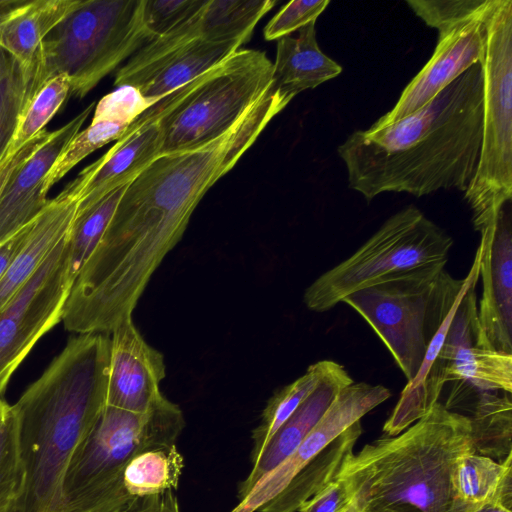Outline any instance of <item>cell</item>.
Segmentation results:
<instances>
[{"instance_id":"1","label":"cell","mask_w":512,"mask_h":512,"mask_svg":"<svg viewBox=\"0 0 512 512\" xmlns=\"http://www.w3.org/2000/svg\"><path fill=\"white\" fill-rule=\"evenodd\" d=\"M292 100L272 84L226 134L198 149L163 154L126 187L80 277L106 304L132 310L181 239L206 192L228 173Z\"/></svg>"},{"instance_id":"2","label":"cell","mask_w":512,"mask_h":512,"mask_svg":"<svg viewBox=\"0 0 512 512\" xmlns=\"http://www.w3.org/2000/svg\"><path fill=\"white\" fill-rule=\"evenodd\" d=\"M482 129L483 70L476 63L420 110L383 128L353 132L337 152L349 187L367 201L384 192H465L478 165Z\"/></svg>"},{"instance_id":"3","label":"cell","mask_w":512,"mask_h":512,"mask_svg":"<svg viewBox=\"0 0 512 512\" xmlns=\"http://www.w3.org/2000/svg\"><path fill=\"white\" fill-rule=\"evenodd\" d=\"M110 339L71 338L12 406L24 473L20 512H58L65 472L106 406Z\"/></svg>"},{"instance_id":"4","label":"cell","mask_w":512,"mask_h":512,"mask_svg":"<svg viewBox=\"0 0 512 512\" xmlns=\"http://www.w3.org/2000/svg\"><path fill=\"white\" fill-rule=\"evenodd\" d=\"M476 453L467 416L441 402L396 436L352 453L337 478L351 495L349 512H475L455 485L459 459Z\"/></svg>"},{"instance_id":"5","label":"cell","mask_w":512,"mask_h":512,"mask_svg":"<svg viewBox=\"0 0 512 512\" xmlns=\"http://www.w3.org/2000/svg\"><path fill=\"white\" fill-rule=\"evenodd\" d=\"M185 426L181 409L162 397L148 411L105 406L70 462L58 512H121L138 501L126 492L124 470L137 454L175 445Z\"/></svg>"},{"instance_id":"6","label":"cell","mask_w":512,"mask_h":512,"mask_svg":"<svg viewBox=\"0 0 512 512\" xmlns=\"http://www.w3.org/2000/svg\"><path fill=\"white\" fill-rule=\"evenodd\" d=\"M480 259L477 248L463 279L452 277L446 263H437L386 276L347 295L342 302L370 325L409 382L446 315L478 282Z\"/></svg>"},{"instance_id":"7","label":"cell","mask_w":512,"mask_h":512,"mask_svg":"<svg viewBox=\"0 0 512 512\" xmlns=\"http://www.w3.org/2000/svg\"><path fill=\"white\" fill-rule=\"evenodd\" d=\"M143 5L144 0H80L39 47L42 82L66 74L70 94L83 98L154 39L143 21Z\"/></svg>"},{"instance_id":"8","label":"cell","mask_w":512,"mask_h":512,"mask_svg":"<svg viewBox=\"0 0 512 512\" xmlns=\"http://www.w3.org/2000/svg\"><path fill=\"white\" fill-rule=\"evenodd\" d=\"M265 52L241 49L161 99L162 155L203 147L231 130L272 84Z\"/></svg>"},{"instance_id":"9","label":"cell","mask_w":512,"mask_h":512,"mask_svg":"<svg viewBox=\"0 0 512 512\" xmlns=\"http://www.w3.org/2000/svg\"><path fill=\"white\" fill-rule=\"evenodd\" d=\"M484 23L482 142L464 192L479 233L512 201V1L491 0Z\"/></svg>"},{"instance_id":"10","label":"cell","mask_w":512,"mask_h":512,"mask_svg":"<svg viewBox=\"0 0 512 512\" xmlns=\"http://www.w3.org/2000/svg\"><path fill=\"white\" fill-rule=\"evenodd\" d=\"M453 239L410 205L389 217L348 258L329 269L305 290L309 310L325 312L378 280L399 272L447 263Z\"/></svg>"},{"instance_id":"11","label":"cell","mask_w":512,"mask_h":512,"mask_svg":"<svg viewBox=\"0 0 512 512\" xmlns=\"http://www.w3.org/2000/svg\"><path fill=\"white\" fill-rule=\"evenodd\" d=\"M68 237L69 233L0 309V399L35 343L62 321L73 285L68 275Z\"/></svg>"},{"instance_id":"12","label":"cell","mask_w":512,"mask_h":512,"mask_svg":"<svg viewBox=\"0 0 512 512\" xmlns=\"http://www.w3.org/2000/svg\"><path fill=\"white\" fill-rule=\"evenodd\" d=\"M390 396V390L383 385L360 382L344 387L300 445L260 479L230 512H257L276 497L323 448Z\"/></svg>"},{"instance_id":"13","label":"cell","mask_w":512,"mask_h":512,"mask_svg":"<svg viewBox=\"0 0 512 512\" xmlns=\"http://www.w3.org/2000/svg\"><path fill=\"white\" fill-rule=\"evenodd\" d=\"M161 113L160 100L141 113L103 156L66 185L78 200V208L86 207L110 191L129 184L162 155Z\"/></svg>"},{"instance_id":"14","label":"cell","mask_w":512,"mask_h":512,"mask_svg":"<svg viewBox=\"0 0 512 512\" xmlns=\"http://www.w3.org/2000/svg\"><path fill=\"white\" fill-rule=\"evenodd\" d=\"M480 235L482 295L477 304L478 320L490 345L512 354L511 201Z\"/></svg>"},{"instance_id":"15","label":"cell","mask_w":512,"mask_h":512,"mask_svg":"<svg viewBox=\"0 0 512 512\" xmlns=\"http://www.w3.org/2000/svg\"><path fill=\"white\" fill-rule=\"evenodd\" d=\"M106 406L146 412L163 395L165 377L162 353L151 347L135 327L132 317L123 319L110 333Z\"/></svg>"},{"instance_id":"16","label":"cell","mask_w":512,"mask_h":512,"mask_svg":"<svg viewBox=\"0 0 512 512\" xmlns=\"http://www.w3.org/2000/svg\"><path fill=\"white\" fill-rule=\"evenodd\" d=\"M486 11L481 17L461 25L443 37H438L430 60L406 86L395 106L379 118L371 129L386 127L415 113L474 64L482 63L485 51Z\"/></svg>"},{"instance_id":"17","label":"cell","mask_w":512,"mask_h":512,"mask_svg":"<svg viewBox=\"0 0 512 512\" xmlns=\"http://www.w3.org/2000/svg\"><path fill=\"white\" fill-rule=\"evenodd\" d=\"M95 107L92 102L11 171L0 189V243L34 221L49 203L44 180Z\"/></svg>"},{"instance_id":"18","label":"cell","mask_w":512,"mask_h":512,"mask_svg":"<svg viewBox=\"0 0 512 512\" xmlns=\"http://www.w3.org/2000/svg\"><path fill=\"white\" fill-rule=\"evenodd\" d=\"M256 25V11L250 1L206 0L193 16L137 51L115 76L118 86L129 76L157 62L172 51L196 40L248 41Z\"/></svg>"},{"instance_id":"19","label":"cell","mask_w":512,"mask_h":512,"mask_svg":"<svg viewBox=\"0 0 512 512\" xmlns=\"http://www.w3.org/2000/svg\"><path fill=\"white\" fill-rule=\"evenodd\" d=\"M354 383L346 369L335 362L313 392L278 428L253 461V467L238 488L242 500L265 475L283 462L316 426L337 394Z\"/></svg>"},{"instance_id":"20","label":"cell","mask_w":512,"mask_h":512,"mask_svg":"<svg viewBox=\"0 0 512 512\" xmlns=\"http://www.w3.org/2000/svg\"><path fill=\"white\" fill-rule=\"evenodd\" d=\"M157 102L144 98L133 86H120L96 105L90 125L67 144L44 180V191L58 183L80 161L104 145L118 140L145 110Z\"/></svg>"},{"instance_id":"21","label":"cell","mask_w":512,"mask_h":512,"mask_svg":"<svg viewBox=\"0 0 512 512\" xmlns=\"http://www.w3.org/2000/svg\"><path fill=\"white\" fill-rule=\"evenodd\" d=\"M245 40L190 42L123 80L154 102L210 71L246 43Z\"/></svg>"},{"instance_id":"22","label":"cell","mask_w":512,"mask_h":512,"mask_svg":"<svg viewBox=\"0 0 512 512\" xmlns=\"http://www.w3.org/2000/svg\"><path fill=\"white\" fill-rule=\"evenodd\" d=\"M78 200L65 188L32 222L28 237L0 280V309L27 283L55 246L68 235Z\"/></svg>"},{"instance_id":"23","label":"cell","mask_w":512,"mask_h":512,"mask_svg":"<svg viewBox=\"0 0 512 512\" xmlns=\"http://www.w3.org/2000/svg\"><path fill=\"white\" fill-rule=\"evenodd\" d=\"M341 72L342 67L319 48L315 22L300 28L295 37L287 35L277 40L272 86L285 95L294 98Z\"/></svg>"},{"instance_id":"24","label":"cell","mask_w":512,"mask_h":512,"mask_svg":"<svg viewBox=\"0 0 512 512\" xmlns=\"http://www.w3.org/2000/svg\"><path fill=\"white\" fill-rule=\"evenodd\" d=\"M80 0H25L0 23V48L30 66L46 36Z\"/></svg>"},{"instance_id":"25","label":"cell","mask_w":512,"mask_h":512,"mask_svg":"<svg viewBox=\"0 0 512 512\" xmlns=\"http://www.w3.org/2000/svg\"><path fill=\"white\" fill-rule=\"evenodd\" d=\"M361 433L359 420L323 448L276 497L261 506L258 511H298L304 502L337 478L343 463L353 453Z\"/></svg>"},{"instance_id":"26","label":"cell","mask_w":512,"mask_h":512,"mask_svg":"<svg viewBox=\"0 0 512 512\" xmlns=\"http://www.w3.org/2000/svg\"><path fill=\"white\" fill-rule=\"evenodd\" d=\"M476 454L504 463L512 456V402L506 392H482L465 408Z\"/></svg>"},{"instance_id":"27","label":"cell","mask_w":512,"mask_h":512,"mask_svg":"<svg viewBox=\"0 0 512 512\" xmlns=\"http://www.w3.org/2000/svg\"><path fill=\"white\" fill-rule=\"evenodd\" d=\"M42 84L37 56L23 66L0 48V165L10 157L7 151L18 124Z\"/></svg>"},{"instance_id":"28","label":"cell","mask_w":512,"mask_h":512,"mask_svg":"<svg viewBox=\"0 0 512 512\" xmlns=\"http://www.w3.org/2000/svg\"><path fill=\"white\" fill-rule=\"evenodd\" d=\"M511 472L512 456L501 464L487 456L465 454L455 472L457 492L464 501L476 506L496 502L506 507L511 496L506 478Z\"/></svg>"},{"instance_id":"29","label":"cell","mask_w":512,"mask_h":512,"mask_svg":"<svg viewBox=\"0 0 512 512\" xmlns=\"http://www.w3.org/2000/svg\"><path fill=\"white\" fill-rule=\"evenodd\" d=\"M183 466V457L176 445L143 451L133 457L124 470L125 490L137 500L174 490Z\"/></svg>"},{"instance_id":"30","label":"cell","mask_w":512,"mask_h":512,"mask_svg":"<svg viewBox=\"0 0 512 512\" xmlns=\"http://www.w3.org/2000/svg\"><path fill=\"white\" fill-rule=\"evenodd\" d=\"M334 363L332 360H321L311 364L302 376L278 390L269 399L259 425L252 432V462L278 428L313 392Z\"/></svg>"},{"instance_id":"31","label":"cell","mask_w":512,"mask_h":512,"mask_svg":"<svg viewBox=\"0 0 512 512\" xmlns=\"http://www.w3.org/2000/svg\"><path fill=\"white\" fill-rule=\"evenodd\" d=\"M127 185L110 191L86 207L77 208L68 237V275L72 283L100 242Z\"/></svg>"},{"instance_id":"32","label":"cell","mask_w":512,"mask_h":512,"mask_svg":"<svg viewBox=\"0 0 512 512\" xmlns=\"http://www.w3.org/2000/svg\"><path fill=\"white\" fill-rule=\"evenodd\" d=\"M70 90L71 83L66 74L56 75L42 84L22 115L7 156H13L27 142L45 130L46 124L62 106Z\"/></svg>"},{"instance_id":"33","label":"cell","mask_w":512,"mask_h":512,"mask_svg":"<svg viewBox=\"0 0 512 512\" xmlns=\"http://www.w3.org/2000/svg\"><path fill=\"white\" fill-rule=\"evenodd\" d=\"M491 0H408L412 11L428 26L438 30L439 37L461 25L481 17Z\"/></svg>"},{"instance_id":"34","label":"cell","mask_w":512,"mask_h":512,"mask_svg":"<svg viewBox=\"0 0 512 512\" xmlns=\"http://www.w3.org/2000/svg\"><path fill=\"white\" fill-rule=\"evenodd\" d=\"M24 482L18 442V420L10 407L0 422V504L18 498Z\"/></svg>"},{"instance_id":"35","label":"cell","mask_w":512,"mask_h":512,"mask_svg":"<svg viewBox=\"0 0 512 512\" xmlns=\"http://www.w3.org/2000/svg\"><path fill=\"white\" fill-rule=\"evenodd\" d=\"M205 2L206 0H144L145 27L154 39L160 37L197 13Z\"/></svg>"},{"instance_id":"36","label":"cell","mask_w":512,"mask_h":512,"mask_svg":"<svg viewBox=\"0 0 512 512\" xmlns=\"http://www.w3.org/2000/svg\"><path fill=\"white\" fill-rule=\"evenodd\" d=\"M329 4V0L289 2L265 26L264 38L267 41L278 40L298 31L308 23L315 22Z\"/></svg>"},{"instance_id":"37","label":"cell","mask_w":512,"mask_h":512,"mask_svg":"<svg viewBox=\"0 0 512 512\" xmlns=\"http://www.w3.org/2000/svg\"><path fill=\"white\" fill-rule=\"evenodd\" d=\"M351 495L345 482L336 478L304 502L298 512H349Z\"/></svg>"},{"instance_id":"38","label":"cell","mask_w":512,"mask_h":512,"mask_svg":"<svg viewBox=\"0 0 512 512\" xmlns=\"http://www.w3.org/2000/svg\"><path fill=\"white\" fill-rule=\"evenodd\" d=\"M135 512H180L174 490L142 498L138 501Z\"/></svg>"},{"instance_id":"39","label":"cell","mask_w":512,"mask_h":512,"mask_svg":"<svg viewBox=\"0 0 512 512\" xmlns=\"http://www.w3.org/2000/svg\"><path fill=\"white\" fill-rule=\"evenodd\" d=\"M32 222L4 242L0 243V280L23 247L31 229Z\"/></svg>"},{"instance_id":"40","label":"cell","mask_w":512,"mask_h":512,"mask_svg":"<svg viewBox=\"0 0 512 512\" xmlns=\"http://www.w3.org/2000/svg\"><path fill=\"white\" fill-rule=\"evenodd\" d=\"M25 0H0V23L8 13L20 6Z\"/></svg>"},{"instance_id":"41","label":"cell","mask_w":512,"mask_h":512,"mask_svg":"<svg viewBox=\"0 0 512 512\" xmlns=\"http://www.w3.org/2000/svg\"><path fill=\"white\" fill-rule=\"evenodd\" d=\"M475 512H512L496 502H487L481 505Z\"/></svg>"},{"instance_id":"42","label":"cell","mask_w":512,"mask_h":512,"mask_svg":"<svg viewBox=\"0 0 512 512\" xmlns=\"http://www.w3.org/2000/svg\"><path fill=\"white\" fill-rule=\"evenodd\" d=\"M0 512H20L17 506V498L1 503Z\"/></svg>"},{"instance_id":"43","label":"cell","mask_w":512,"mask_h":512,"mask_svg":"<svg viewBox=\"0 0 512 512\" xmlns=\"http://www.w3.org/2000/svg\"><path fill=\"white\" fill-rule=\"evenodd\" d=\"M10 407L3 399H0V422L6 417Z\"/></svg>"},{"instance_id":"44","label":"cell","mask_w":512,"mask_h":512,"mask_svg":"<svg viewBox=\"0 0 512 512\" xmlns=\"http://www.w3.org/2000/svg\"><path fill=\"white\" fill-rule=\"evenodd\" d=\"M5 180H6V176L3 174H0V189L3 186Z\"/></svg>"},{"instance_id":"45","label":"cell","mask_w":512,"mask_h":512,"mask_svg":"<svg viewBox=\"0 0 512 512\" xmlns=\"http://www.w3.org/2000/svg\"><path fill=\"white\" fill-rule=\"evenodd\" d=\"M121 512H135V509H132V510H125V511H121Z\"/></svg>"},{"instance_id":"46","label":"cell","mask_w":512,"mask_h":512,"mask_svg":"<svg viewBox=\"0 0 512 512\" xmlns=\"http://www.w3.org/2000/svg\"><path fill=\"white\" fill-rule=\"evenodd\" d=\"M3 162H4V161H3ZM3 162H2V163H3ZM0 166H1V165H0Z\"/></svg>"}]
</instances>
